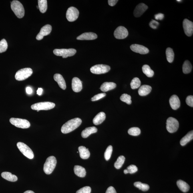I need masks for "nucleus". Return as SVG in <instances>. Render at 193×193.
<instances>
[{
    "instance_id": "nucleus-47",
    "label": "nucleus",
    "mask_w": 193,
    "mask_h": 193,
    "mask_svg": "<svg viewBox=\"0 0 193 193\" xmlns=\"http://www.w3.org/2000/svg\"><path fill=\"white\" fill-rule=\"evenodd\" d=\"M105 193H117L115 188L112 186H110L107 188Z\"/></svg>"
},
{
    "instance_id": "nucleus-34",
    "label": "nucleus",
    "mask_w": 193,
    "mask_h": 193,
    "mask_svg": "<svg viewBox=\"0 0 193 193\" xmlns=\"http://www.w3.org/2000/svg\"><path fill=\"white\" fill-rule=\"evenodd\" d=\"M134 185L136 188L144 191H146L150 188V187L148 185L143 184L140 182H135L134 183Z\"/></svg>"
},
{
    "instance_id": "nucleus-13",
    "label": "nucleus",
    "mask_w": 193,
    "mask_h": 193,
    "mask_svg": "<svg viewBox=\"0 0 193 193\" xmlns=\"http://www.w3.org/2000/svg\"><path fill=\"white\" fill-rule=\"evenodd\" d=\"M183 27L185 35L190 37L193 33V23L189 20L185 19L183 22Z\"/></svg>"
},
{
    "instance_id": "nucleus-25",
    "label": "nucleus",
    "mask_w": 193,
    "mask_h": 193,
    "mask_svg": "<svg viewBox=\"0 0 193 193\" xmlns=\"http://www.w3.org/2000/svg\"><path fill=\"white\" fill-rule=\"evenodd\" d=\"M79 152L81 158L83 159H87L90 156V153L88 149L85 147L81 146L79 147Z\"/></svg>"
},
{
    "instance_id": "nucleus-10",
    "label": "nucleus",
    "mask_w": 193,
    "mask_h": 193,
    "mask_svg": "<svg viewBox=\"0 0 193 193\" xmlns=\"http://www.w3.org/2000/svg\"><path fill=\"white\" fill-rule=\"evenodd\" d=\"M111 69L109 65H97L92 67L90 71L93 74L100 75L108 72Z\"/></svg>"
},
{
    "instance_id": "nucleus-48",
    "label": "nucleus",
    "mask_w": 193,
    "mask_h": 193,
    "mask_svg": "<svg viewBox=\"0 0 193 193\" xmlns=\"http://www.w3.org/2000/svg\"><path fill=\"white\" fill-rule=\"evenodd\" d=\"M108 2L109 5L111 6H114L116 5L118 1L117 0H108Z\"/></svg>"
},
{
    "instance_id": "nucleus-31",
    "label": "nucleus",
    "mask_w": 193,
    "mask_h": 193,
    "mask_svg": "<svg viewBox=\"0 0 193 193\" xmlns=\"http://www.w3.org/2000/svg\"><path fill=\"white\" fill-rule=\"evenodd\" d=\"M143 73L148 77H151L154 76V72L148 65H143L142 68Z\"/></svg>"
},
{
    "instance_id": "nucleus-24",
    "label": "nucleus",
    "mask_w": 193,
    "mask_h": 193,
    "mask_svg": "<svg viewBox=\"0 0 193 193\" xmlns=\"http://www.w3.org/2000/svg\"><path fill=\"white\" fill-rule=\"evenodd\" d=\"M151 90H152V87L150 85H142L139 89L138 94L141 96H145L149 94L151 92Z\"/></svg>"
},
{
    "instance_id": "nucleus-5",
    "label": "nucleus",
    "mask_w": 193,
    "mask_h": 193,
    "mask_svg": "<svg viewBox=\"0 0 193 193\" xmlns=\"http://www.w3.org/2000/svg\"><path fill=\"white\" fill-rule=\"evenodd\" d=\"M32 73V70L29 68L22 69L16 73L15 78L18 81L25 80L31 76Z\"/></svg>"
},
{
    "instance_id": "nucleus-7",
    "label": "nucleus",
    "mask_w": 193,
    "mask_h": 193,
    "mask_svg": "<svg viewBox=\"0 0 193 193\" xmlns=\"http://www.w3.org/2000/svg\"><path fill=\"white\" fill-rule=\"evenodd\" d=\"M9 121L12 125L18 128H28L31 126L29 121L25 119L12 118Z\"/></svg>"
},
{
    "instance_id": "nucleus-15",
    "label": "nucleus",
    "mask_w": 193,
    "mask_h": 193,
    "mask_svg": "<svg viewBox=\"0 0 193 193\" xmlns=\"http://www.w3.org/2000/svg\"><path fill=\"white\" fill-rule=\"evenodd\" d=\"M130 48L134 52L142 55L146 54L149 52V49L147 47L140 45H131Z\"/></svg>"
},
{
    "instance_id": "nucleus-17",
    "label": "nucleus",
    "mask_w": 193,
    "mask_h": 193,
    "mask_svg": "<svg viewBox=\"0 0 193 193\" xmlns=\"http://www.w3.org/2000/svg\"><path fill=\"white\" fill-rule=\"evenodd\" d=\"M72 87L73 91L78 92L82 89V82L80 79L77 77H74L72 79Z\"/></svg>"
},
{
    "instance_id": "nucleus-9",
    "label": "nucleus",
    "mask_w": 193,
    "mask_h": 193,
    "mask_svg": "<svg viewBox=\"0 0 193 193\" xmlns=\"http://www.w3.org/2000/svg\"><path fill=\"white\" fill-rule=\"evenodd\" d=\"M179 126L178 121L176 118L170 117L167 119L166 128L169 132L173 133L178 130Z\"/></svg>"
},
{
    "instance_id": "nucleus-14",
    "label": "nucleus",
    "mask_w": 193,
    "mask_h": 193,
    "mask_svg": "<svg viewBox=\"0 0 193 193\" xmlns=\"http://www.w3.org/2000/svg\"><path fill=\"white\" fill-rule=\"evenodd\" d=\"M52 30V27L50 25H47L42 28L36 37L37 40L42 39L45 36L48 35L51 33Z\"/></svg>"
},
{
    "instance_id": "nucleus-29",
    "label": "nucleus",
    "mask_w": 193,
    "mask_h": 193,
    "mask_svg": "<svg viewBox=\"0 0 193 193\" xmlns=\"http://www.w3.org/2000/svg\"><path fill=\"white\" fill-rule=\"evenodd\" d=\"M193 138V131H191L188 132L186 136L183 137L180 141V144L181 146H184L192 140Z\"/></svg>"
},
{
    "instance_id": "nucleus-1",
    "label": "nucleus",
    "mask_w": 193,
    "mask_h": 193,
    "mask_svg": "<svg viewBox=\"0 0 193 193\" xmlns=\"http://www.w3.org/2000/svg\"><path fill=\"white\" fill-rule=\"evenodd\" d=\"M82 122L81 119L78 118L71 119L63 125L61 128V132L64 134L72 132L80 126Z\"/></svg>"
},
{
    "instance_id": "nucleus-19",
    "label": "nucleus",
    "mask_w": 193,
    "mask_h": 193,
    "mask_svg": "<svg viewBox=\"0 0 193 193\" xmlns=\"http://www.w3.org/2000/svg\"><path fill=\"white\" fill-rule=\"evenodd\" d=\"M171 107L174 110H176L180 106V101L176 95H172L169 100Z\"/></svg>"
},
{
    "instance_id": "nucleus-46",
    "label": "nucleus",
    "mask_w": 193,
    "mask_h": 193,
    "mask_svg": "<svg viewBox=\"0 0 193 193\" xmlns=\"http://www.w3.org/2000/svg\"><path fill=\"white\" fill-rule=\"evenodd\" d=\"M164 15L162 13H158L155 15V19L158 20H162L164 19Z\"/></svg>"
},
{
    "instance_id": "nucleus-20",
    "label": "nucleus",
    "mask_w": 193,
    "mask_h": 193,
    "mask_svg": "<svg viewBox=\"0 0 193 193\" xmlns=\"http://www.w3.org/2000/svg\"><path fill=\"white\" fill-rule=\"evenodd\" d=\"M54 79L55 80L58 84L60 88L63 89L65 90L66 88V83L63 77L61 74H55L54 75Z\"/></svg>"
},
{
    "instance_id": "nucleus-32",
    "label": "nucleus",
    "mask_w": 193,
    "mask_h": 193,
    "mask_svg": "<svg viewBox=\"0 0 193 193\" xmlns=\"http://www.w3.org/2000/svg\"><path fill=\"white\" fill-rule=\"evenodd\" d=\"M38 6L40 11L42 13H45L47 9V1L46 0H38Z\"/></svg>"
},
{
    "instance_id": "nucleus-33",
    "label": "nucleus",
    "mask_w": 193,
    "mask_h": 193,
    "mask_svg": "<svg viewBox=\"0 0 193 193\" xmlns=\"http://www.w3.org/2000/svg\"><path fill=\"white\" fill-rule=\"evenodd\" d=\"M167 60L169 63H172L174 58V53L172 48H168L166 52Z\"/></svg>"
},
{
    "instance_id": "nucleus-39",
    "label": "nucleus",
    "mask_w": 193,
    "mask_h": 193,
    "mask_svg": "<svg viewBox=\"0 0 193 193\" xmlns=\"http://www.w3.org/2000/svg\"><path fill=\"white\" fill-rule=\"evenodd\" d=\"M113 151L112 146L110 145L106 149L105 153V160L108 161L110 159Z\"/></svg>"
},
{
    "instance_id": "nucleus-45",
    "label": "nucleus",
    "mask_w": 193,
    "mask_h": 193,
    "mask_svg": "<svg viewBox=\"0 0 193 193\" xmlns=\"http://www.w3.org/2000/svg\"><path fill=\"white\" fill-rule=\"evenodd\" d=\"M159 25V23L158 22L155 21L154 20H152V21H151L150 24H149V25H150L151 28L154 29H156L158 27Z\"/></svg>"
},
{
    "instance_id": "nucleus-38",
    "label": "nucleus",
    "mask_w": 193,
    "mask_h": 193,
    "mask_svg": "<svg viewBox=\"0 0 193 193\" xmlns=\"http://www.w3.org/2000/svg\"><path fill=\"white\" fill-rule=\"evenodd\" d=\"M120 99L121 101L127 103V104L130 105L132 103L131 101V97L130 95L127 94H123L120 97Z\"/></svg>"
},
{
    "instance_id": "nucleus-6",
    "label": "nucleus",
    "mask_w": 193,
    "mask_h": 193,
    "mask_svg": "<svg viewBox=\"0 0 193 193\" xmlns=\"http://www.w3.org/2000/svg\"><path fill=\"white\" fill-rule=\"evenodd\" d=\"M76 50L73 48L56 49L54 50L53 53L57 56H62L63 58H66L68 57L73 56L76 53Z\"/></svg>"
},
{
    "instance_id": "nucleus-40",
    "label": "nucleus",
    "mask_w": 193,
    "mask_h": 193,
    "mask_svg": "<svg viewBox=\"0 0 193 193\" xmlns=\"http://www.w3.org/2000/svg\"><path fill=\"white\" fill-rule=\"evenodd\" d=\"M8 48L7 42L5 39H3L0 41V53L5 52Z\"/></svg>"
},
{
    "instance_id": "nucleus-37",
    "label": "nucleus",
    "mask_w": 193,
    "mask_h": 193,
    "mask_svg": "<svg viewBox=\"0 0 193 193\" xmlns=\"http://www.w3.org/2000/svg\"><path fill=\"white\" fill-rule=\"evenodd\" d=\"M128 132L129 135L133 136H137L141 134V130L138 127H132L129 129Z\"/></svg>"
},
{
    "instance_id": "nucleus-3",
    "label": "nucleus",
    "mask_w": 193,
    "mask_h": 193,
    "mask_svg": "<svg viewBox=\"0 0 193 193\" xmlns=\"http://www.w3.org/2000/svg\"><path fill=\"white\" fill-rule=\"evenodd\" d=\"M11 8L12 10L18 18H21L24 16V8L20 2L18 1H13L11 3Z\"/></svg>"
},
{
    "instance_id": "nucleus-22",
    "label": "nucleus",
    "mask_w": 193,
    "mask_h": 193,
    "mask_svg": "<svg viewBox=\"0 0 193 193\" xmlns=\"http://www.w3.org/2000/svg\"><path fill=\"white\" fill-rule=\"evenodd\" d=\"M97 129L95 127H87L82 131L81 136L83 138H86L89 135L97 132Z\"/></svg>"
},
{
    "instance_id": "nucleus-12",
    "label": "nucleus",
    "mask_w": 193,
    "mask_h": 193,
    "mask_svg": "<svg viewBox=\"0 0 193 193\" xmlns=\"http://www.w3.org/2000/svg\"><path fill=\"white\" fill-rule=\"evenodd\" d=\"M128 32L126 28L123 26H119L115 30L114 36L117 39H124L128 36Z\"/></svg>"
},
{
    "instance_id": "nucleus-23",
    "label": "nucleus",
    "mask_w": 193,
    "mask_h": 193,
    "mask_svg": "<svg viewBox=\"0 0 193 193\" xmlns=\"http://www.w3.org/2000/svg\"><path fill=\"white\" fill-rule=\"evenodd\" d=\"M105 114L104 112H99L93 119V123L96 125H100L104 121L105 119Z\"/></svg>"
},
{
    "instance_id": "nucleus-52",
    "label": "nucleus",
    "mask_w": 193,
    "mask_h": 193,
    "mask_svg": "<svg viewBox=\"0 0 193 193\" xmlns=\"http://www.w3.org/2000/svg\"><path fill=\"white\" fill-rule=\"evenodd\" d=\"M177 1L178 2H180L181 1H181V0H178V1Z\"/></svg>"
},
{
    "instance_id": "nucleus-16",
    "label": "nucleus",
    "mask_w": 193,
    "mask_h": 193,
    "mask_svg": "<svg viewBox=\"0 0 193 193\" xmlns=\"http://www.w3.org/2000/svg\"><path fill=\"white\" fill-rule=\"evenodd\" d=\"M148 7L144 3H140L137 5L134 12L135 17H139L141 16L143 13L148 9Z\"/></svg>"
},
{
    "instance_id": "nucleus-41",
    "label": "nucleus",
    "mask_w": 193,
    "mask_h": 193,
    "mask_svg": "<svg viewBox=\"0 0 193 193\" xmlns=\"http://www.w3.org/2000/svg\"><path fill=\"white\" fill-rule=\"evenodd\" d=\"M126 170L127 171H128V173L132 174L137 171H138V168H137V166L135 165H131L130 166L127 167Z\"/></svg>"
},
{
    "instance_id": "nucleus-26",
    "label": "nucleus",
    "mask_w": 193,
    "mask_h": 193,
    "mask_svg": "<svg viewBox=\"0 0 193 193\" xmlns=\"http://www.w3.org/2000/svg\"><path fill=\"white\" fill-rule=\"evenodd\" d=\"M74 171L75 174L80 178H84L86 175V171L82 167L76 165L74 167Z\"/></svg>"
},
{
    "instance_id": "nucleus-36",
    "label": "nucleus",
    "mask_w": 193,
    "mask_h": 193,
    "mask_svg": "<svg viewBox=\"0 0 193 193\" xmlns=\"http://www.w3.org/2000/svg\"><path fill=\"white\" fill-rule=\"evenodd\" d=\"M141 81L138 78L135 77L133 79L131 83V88L132 89L138 88L140 86Z\"/></svg>"
},
{
    "instance_id": "nucleus-44",
    "label": "nucleus",
    "mask_w": 193,
    "mask_h": 193,
    "mask_svg": "<svg viewBox=\"0 0 193 193\" xmlns=\"http://www.w3.org/2000/svg\"><path fill=\"white\" fill-rule=\"evenodd\" d=\"M187 104L190 107H193V95H189L187 97L186 99Z\"/></svg>"
},
{
    "instance_id": "nucleus-28",
    "label": "nucleus",
    "mask_w": 193,
    "mask_h": 193,
    "mask_svg": "<svg viewBox=\"0 0 193 193\" xmlns=\"http://www.w3.org/2000/svg\"><path fill=\"white\" fill-rule=\"evenodd\" d=\"M178 188L182 191L186 192L190 189L189 185L186 182L182 180H179L177 182Z\"/></svg>"
},
{
    "instance_id": "nucleus-18",
    "label": "nucleus",
    "mask_w": 193,
    "mask_h": 193,
    "mask_svg": "<svg viewBox=\"0 0 193 193\" xmlns=\"http://www.w3.org/2000/svg\"><path fill=\"white\" fill-rule=\"evenodd\" d=\"M97 35L94 33H85L77 38L79 40H93L97 38Z\"/></svg>"
},
{
    "instance_id": "nucleus-49",
    "label": "nucleus",
    "mask_w": 193,
    "mask_h": 193,
    "mask_svg": "<svg viewBox=\"0 0 193 193\" xmlns=\"http://www.w3.org/2000/svg\"><path fill=\"white\" fill-rule=\"evenodd\" d=\"M26 91L28 94L30 95L33 92L32 89L31 87H28L26 89Z\"/></svg>"
},
{
    "instance_id": "nucleus-30",
    "label": "nucleus",
    "mask_w": 193,
    "mask_h": 193,
    "mask_svg": "<svg viewBox=\"0 0 193 193\" xmlns=\"http://www.w3.org/2000/svg\"><path fill=\"white\" fill-rule=\"evenodd\" d=\"M192 67L190 62L186 60L183 64L182 66L183 72L185 74H188L191 71Z\"/></svg>"
},
{
    "instance_id": "nucleus-4",
    "label": "nucleus",
    "mask_w": 193,
    "mask_h": 193,
    "mask_svg": "<svg viewBox=\"0 0 193 193\" xmlns=\"http://www.w3.org/2000/svg\"><path fill=\"white\" fill-rule=\"evenodd\" d=\"M55 106V103L49 102H41L32 105V109L34 110H48L53 109Z\"/></svg>"
},
{
    "instance_id": "nucleus-21",
    "label": "nucleus",
    "mask_w": 193,
    "mask_h": 193,
    "mask_svg": "<svg viewBox=\"0 0 193 193\" xmlns=\"http://www.w3.org/2000/svg\"><path fill=\"white\" fill-rule=\"evenodd\" d=\"M116 83L112 82H105L103 83L101 85L100 89L103 92L112 90L116 88Z\"/></svg>"
},
{
    "instance_id": "nucleus-2",
    "label": "nucleus",
    "mask_w": 193,
    "mask_h": 193,
    "mask_svg": "<svg viewBox=\"0 0 193 193\" xmlns=\"http://www.w3.org/2000/svg\"><path fill=\"white\" fill-rule=\"evenodd\" d=\"M56 164L57 160L55 157H48L44 165V171L47 175L51 174L54 170Z\"/></svg>"
},
{
    "instance_id": "nucleus-43",
    "label": "nucleus",
    "mask_w": 193,
    "mask_h": 193,
    "mask_svg": "<svg viewBox=\"0 0 193 193\" xmlns=\"http://www.w3.org/2000/svg\"><path fill=\"white\" fill-rule=\"evenodd\" d=\"M106 95L105 93H101L99 94L95 95L91 98V101H95L99 100L101 98H103Z\"/></svg>"
},
{
    "instance_id": "nucleus-35",
    "label": "nucleus",
    "mask_w": 193,
    "mask_h": 193,
    "mask_svg": "<svg viewBox=\"0 0 193 193\" xmlns=\"http://www.w3.org/2000/svg\"><path fill=\"white\" fill-rule=\"evenodd\" d=\"M125 160V158L124 156H119L116 162H115L114 166L117 169H120L124 164Z\"/></svg>"
},
{
    "instance_id": "nucleus-42",
    "label": "nucleus",
    "mask_w": 193,
    "mask_h": 193,
    "mask_svg": "<svg viewBox=\"0 0 193 193\" xmlns=\"http://www.w3.org/2000/svg\"><path fill=\"white\" fill-rule=\"evenodd\" d=\"M91 188L90 187L85 186L78 190L76 193H91Z\"/></svg>"
},
{
    "instance_id": "nucleus-51",
    "label": "nucleus",
    "mask_w": 193,
    "mask_h": 193,
    "mask_svg": "<svg viewBox=\"0 0 193 193\" xmlns=\"http://www.w3.org/2000/svg\"><path fill=\"white\" fill-rule=\"evenodd\" d=\"M23 193H35L33 191L28 190V191H25V192H24Z\"/></svg>"
},
{
    "instance_id": "nucleus-50",
    "label": "nucleus",
    "mask_w": 193,
    "mask_h": 193,
    "mask_svg": "<svg viewBox=\"0 0 193 193\" xmlns=\"http://www.w3.org/2000/svg\"><path fill=\"white\" fill-rule=\"evenodd\" d=\"M43 89L42 88H39L37 91V94L41 95L42 94Z\"/></svg>"
},
{
    "instance_id": "nucleus-8",
    "label": "nucleus",
    "mask_w": 193,
    "mask_h": 193,
    "mask_svg": "<svg viewBox=\"0 0 193 193\" xmlns=\"http://www.w3.org/2000/svg\"><path fill=\"white\" fill-rule=\"evenodd\" d=\"M17 146L21 152L27 158L32 159L34 158V154L33 151L27 146L23 142L17 143Z\"/></svg>"
},
{
    "instance_id": "nucleus-11",
    "label": "nucleus",
    "mask_w": 193,
    "mask_h": 193,
    "mask_svg": "<svg viewBox=\"0 0 193 193\" xmlns=\"http://www.w3.org/2000/svg\"><path fill=\"white\" fill-rule=\"evenodd\" d=\"M79 12L76 8L71 7L67 9L66 16L67 20L72 22L76 20L78 17Z\"/></svg>"
},
{
    "instance_id": "nucleus-27",
    "label": "nucleus",
    "mask_w": 193,
    "mask_h": 193,
    "mask_svg": "<svg viewBox=\"0 0 193 193\" xmlns=\"http://www.w3.org/2000/svg\"><path fill=\"white\" fill-rule=\"evenodd\" d=\"M1 176L4 179L11 182H15L18 180L17 176L12 175L11 173L8 172H3L2 173Z\"/></svg>"
}]
</instances>
